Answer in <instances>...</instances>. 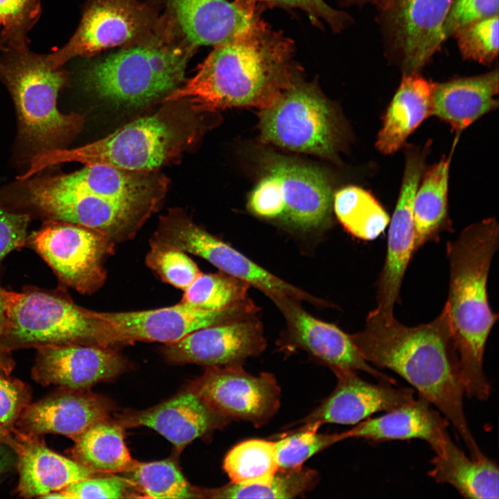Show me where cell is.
I'll return each mask as SVG.
<instances>
[{
	"label": "cell",
	"mask_w": 499,
	"mask_h": 499,
	"mask_svg": "<svg viewBox=\"0 0 499 499\" xmlns=\"http://www.w3.org/2000/svg\"><path fill=\"white\" fill-rule=\"evenodd\" d=\"M319 427L317 423L304 424L297 430L282 435L274 441L279 469L301 467L315 454L345 439L343 432L319 434L317 432Z\"/></svg>",
	"instance_id": "obj_38"
},
{
	"label": "cell",
	"mask_w": 499,
	"mask_h": 499,
	"mask_svg": "<svg viewBox=\"0 0 499 499\" xmlns=\"http://www.w3.org/2000/svg\"><path fill=\"white\" fill-rule=\"evenodd\" d=\"M37 0H0V24L12 28L33 17Z\"/></svg>",
	"instance_id": "obj_46"
},
{
	"label": "cell",
	"mask_w": 499,
	"mask_h": 499,
	"mask_svg": "<svg viewBox=\"0 0 499 499\" xmlns=\"http://www.w3.org/2000/svg\"><path fill=\"white\" fill-rule=\"evenodd\" d=\"M128 480L119 477H91L61 490L64 499L122 498L128 493Z\"/></svg>",
	"instance_id": "obj_42"
},
{
	"label": "cell",
	"mask_w": 499,
	"mask_h": 499,
	"mask_svg": "<svg viewBox=\"0 0 499 499\" xmlns=\"http://www.w3.org/2000/svg\"><path fill=\"white\" fill-rule=\"evenodd\" d=\"M349 335L367 362L399 374L445 416L471 458L485 455L464 412L459 360L446 305L434 320L415 326H405L394 315L374 309L367 317L365 328Z\"/></svg>",
	"instance_id": "obj_1"
},
{
	"label": "cell",
	"mask_w": 499,
	"mask_h": 499,
	"mask_svg": "<svg viewBox=\"0 0 499 499\" xmlns=\"http://www.w3.org/2000/svg\"><path fill=\"white\" fill-rule=\"evenodd\" d=\"M229 421L189 391L149 409L123 414L118 423L153 429L181 449Z\"/></svg>",
	"instance_id": "obj_25"
},
{
	"label": "cell",
	"mask_w": 499,
	"mask_h": 499,
	"mask_svg": "<svg viewBox=\"0 0 499 499\" xmlns=\"http://www.w3.org/2000/svg\"><path fill=\"white\" fill-rule=\"evenodd\" d=\"M73 440V459L95 473L127 472L133 462L123 426L107 418L94 423Z\"/></svg>",
	"instance_id": "obj_32"
},
{
	"label": "cell",
	"mask_w": 499,
	"mask_h": 499,
	"mask_svg": "<svg viewBox=\"0 0 499 499\" xmlns=\"http://www.w3.org/2000/svg\"><path fill=\"white\" fill-rule=\"evenodd\" d=\"M355 1H374L378 3V5L384 2L385 0H353Z\"/></svg>",
	"instance_id": "obj_51"
},
{
	"label": "cell",
	"mask_w": 499,
	"mask_h": 499,
	"mask_svg": "<svg viewBox=\"0 0 499 499\" xmlns=\"http://www.w3.org/2000/svg\"><path fill=\"white\" fill-rule=\"evenodd\" d=\"M498 6L499 0H453L444 26L446 38L469 23L498 15Z\"/></svg>",
	"instance_id": "obj_43"
},
{
	"label": "cell",
	"mask_w": 499,
	"mask_h": 499,
	"mask_svg": "<svg viewBox=\"0 0 499 499\" xmlns=\"http://www.w3.org/2000/svg\"><path fill=\"white\" fill-rule=\"evenodd\" d=\"M33 377L43 385L87 389L121 374L127 362L110 347L53 344L37 348Z\"/></svg>",
	"instance_id": "obj_20"
},
{
	"label": "cell",
	"mask_w": 499,
	"mask_h": 499,
	"mask_svg": "<svg viewBox=\"0 0 499 499\" xmlns=\"http://www.w3.org/2000/svg\"><path fill=\"white\" fill-rule=\"evenodd\" d=\"M319 480L317 471L299 467L279 469L268 484L240 485L230 482L217 489L201 491L211 498H294L313 489Z\"/></svg>",
	"instance_id": "obj_35"
},
{
	"label": "cell",
	"mask_w": 499,
	"mask_h": 499,
	"mask_svg": "<svg viewBox=\"0 0 499 499\" xmlns=\"http://www.w3.org/2000/svg\"><path fill=\"white\" fill-rule=\"evenodd\" d=\"M261 137L291 151L335 155L342 139L337 112L312 83L297 78L271 107L261 110Z\"/></svg>",
	"instance_id": "obj_9"
},
{
	"label": "cell",
	"mask_w": 499,
	"mask_h": 499,
	"mask_svg": "<svg viewBox=\"0 0 499 499\" xmlns=\"http://www.w3.org/2000/svg\"><path fill=\"white\" fill-rule=\"evenodd\" d=\"M30 216L0 207V262L12 251L26 245Z\"/></svg>",
	"instance_id": "obj_44"
},
{
	"label": "cell",
	"mask_w": 499,
	"mask_h": 499,
	"mask_svg": "<svg viewBox=\"0 0 499 499\" xmlns=\"http://www.w3.org/2000/svg\"><path fill=\"white\" fill-rule=\"evenodd\" d=\"M193 45L157 29L149 37L94 62L82 73L85 89L112 105L136 108L178 88Z\"/></svg>",
	"instance_id": "obj_5"
},
{
	"label": "cell",
	"mask_w": 499,
	"mask_h": 499,
	"mask_svg": "<svg viewBox=\"0 0 499 499\" xmlns=\"http://www.w3.org/2000/svg\"><path fill=\"white\" fill-rule=\"evenodd\" d=\"M432 450L435 456L428 475L435 481L450 484L464 498H498L499 473L493 460L486 455L469 458L448 433Z\"/></svg>",
	"instance_id": "obj_29"
},
{
	"label": "cell",
	"mask_w": 499,
	"mask_h": 499,
	"mask_svg": "<svg viewBox=\"0 0 499 499\" xmlns=\"http://www.w3.org/2000/svg\"><path fill=\"white\" fill-rule=\"evenodd\" d=\"M256 1L301 8L308 13L313 21L324 20L338 30L343 28L349 19L348 16L330 7L324 0H246V3L252 5Z\"/></svg>",
	"instance_id": "obj_45"
},
{
	"label": "cell",
	"mask_w": 499,
	"mask_h": 499,
	"mask_svg": "<svg viewBox=\"0 0 499 499\" xmlns=\"http://www.w3.org/2000/svg\"><path fill=\"white\" fill-rule=\"evenodd\" d=\"M25 200L27 207L46 220L80 225L115 243L132 238L161 202L98 197L69 189L53 176L33 180Z\"/></svg>",
	"instance_id": "obj_10"
},
{
	"label": "cell",
	"mask_w": 499,
	"mask_h": 499,
	"mask_svg": "<svg viewBox=\"0 0 499 499\" xmlns=\"http://www.w3.org/2000/svg\"><path fill=\"white\" fill-rule=\"evenodd\" d=\"M10 369L0 365V428L9 433L29 405L28 388L6 376Z\"/></svg>",
	"instance_id": "obj_41"
},
{
	"label": "cell",
	"mask_w": 499,
	"mask_h": 499,
	"mask_svg": "<svg viewBox=\"0 0 499 499\" xmlns=\"http://www.w3.org/2000/svg\"><path fill=\"white\" fill-rule=\"evenodd\" d=\"M292 44L266 25L215 46L196 73L163 99L198 112L268 108L298 78Z\"/></svg>",
	"instance_id": "obj_2"
},
{
	"label": "cell",
	"mask_w": 499,
	"mask_h": 499,
	"mask_svg": "<svg viewBox=\"0 0 499 499\" xmlns=\"http://www.w3.org/2000/svg\"><path fill=\"white\" fill-rule=\"evenodd\" d=\"M265 166L250 194V212L304 231L329 223L333 194L329 180L319 169L278 156L270 159Z\"/></svg>",
	"instance_id": "obj_8"
},
{
	"label": "cell",
	"mask_w": 499,
	"mask_h": 499,
	"mask_svg": "<svg viewBox=\"0 0 499 499\" xmlns=\"http://www.w3.org/2000/svg\"><path fill=\"white\" fill-rule=\"evenodd\" d=\"M254 315L193 331L166 344L163 353L171 362L208 367L242 365L265 349L261 322Z\"/></svg>",
	"instance_id": "obj_19"
},
{
	"label": "cell",
	"mask_w": 499,
	"mask_h": 499,
	"mask_svg": "<svg viewBox=\"0 0 499 499\" xmlns=\"http://www.w3.org/2000/svg\"><path fill=\"white\" fill-rule=\"evenodd\" d=\"M153 238L205 259L220 272L254 286L273 302L292 298L317 306L331 305L272 274L196 225L180 209H173L160 217Z\"/></svg>",
	"instance_id": "obj_11"
},
{
	"label": "cell",
	"mask_w": 499,
	"mask_h": 499,
	"mask_svg": "<svg viewBox=\"0 0 499 499\" xmlns=\"http://www.w3.org/2000/svg\"><path fill=\"white\" fill-rule=\"evenodd\" d=\"M245 281L225 272L203 274L184 290L181 302L207 311H222L250 299Z\"/></svg>",
	"instance_id": "obj_36"
},
{
	"label": "cell",
	"mask_w": 499,
	"mask_h": 499,
	"mask_svg": "<svg viewBox=\"0 0 499 499\" xmlns=\"http://www.w3.org/2000/svg\"><path fill=\"white\" fill-rule=\"evenodd\" d=\"M112 410L105 398L87 389L62 388L24 410L16 424L22 431L40 435L55 433L75 439Z\"/></svg>",
	"instance_id": "obj_23"
},
{
	"label": "cell",
	"mask_w": 499,
	"mask_h": 499,
	"mask_svg": "<svg viewBox=\"0 0 499 499\" xmlns=\"http://www.w3.org/2000/svg\"><path fill=\"white\" fill-rule=\"evenodd\" d=\"M6 290L0 286V340L4 333L7 320Z\"/></svg>",
	"instance_id": "obj_48"
},
{
	"label": "cell",
	"mask_w": 499,
	"mask_h": 499,
	"mask_svg": "<svg viewBox=\"0 0 499 499\" xmlns=\"http://www.w3.org/2000/svg\"><path fill=\"white\" fill-rule=\"evenodd\" d=\"M259 310L249 299L222 311L203 310L181 301L141 311H94L98 322L96 345L111 348L136 341L171 343L199 329L256 315Z\"/></svg>",
	"instance_id": "obj_12"
},
{
	"label": "cell",
	"mask_w": 499,
	"mask_h": 499,
	"mask_svg": "<svg viewBox=\"0 0 499 499\" xmlns=\"http://www.w3.org/2000/svg\"><path fill=\"white\" fill-rule=\"evenodd\" d=\"M428 150L427 146L423 149H407L400 194L389 222L387 254L377 283L375 308L389 316L394 315L395 304L399 302L403 279L414 254V200Z\"/></svg>",
	"instance_id": "obj_17"
},
{
	"label": "cell",
	"mask_w": 499,
	"mask_h": 499,
	"mask_svg": "<svg viewBox=\"0 0 499 499\" xmlns=\"http://www.w3.org/2000/svg\"><path fill=\"white\" fill-rule=\"evenodd\" d=\"M190 391L229 420L249 421L256 427L266 423L280 405L275 377L268 372L253 376L242 365L208 367Z\"/></svg>",
	"instance_id": "obj_16"
},
{
	"label": "cell",
	"mask_w": 499,
	"mask_h": 499,
	"mask_svg": "<svg viewBox=\"0 0 499 499\" xmlns=\"http://www.w3.org/2000/svg\"><path fill=\"white\" fill-rule=\"evenodd\" d=\"M453 0H385L378 5L387 51L403 73L419 72L446 40Z\"/></svg>",
	"instance_id": "obj_14"
},
{
	"label": "cell",
	"mask_w": 499,
	"mask_h": 499,
	"mask_svg": "<svg viewBox=\"0 0 499 499\" xmlns=\"http://www.w3.org/2000/svg\"><path fill=\"white\" fill-rule=\"evenodd\" d=\"M448 420L419 395L418 399L362 421L343 433L345 439L363 438L374 441L420 439L428 441L432 449L448 433Z\"/></svg>",
	"instance_id": "obj_27"
},
{
	"label": "cell",
	"mask_w": 499,
	"mask_h": 499,
	"mask_svg": "<svg viewBox=\"0 0 499 499\" xmlns=\"http://www.w3.org/2000/svg\"><path fill=\"white\" fill-rule=\"evenodd\" d=\"M13 98L21 137L37 153L62 149L83 128L84 117L64 114L57 107L65 73L46 56L23 55L4 72Z\"/></svg>",
	"instance_id": "obj_6"
},
{
	"label": "cell",
	"mask_w": 499,
	"mask_h": 499,
	"mask_svg": "<svg viewBox=\"0 0 499 499\" xmlns=\"http://www.w3.org/2000/svg\"><path fill=\"white\" fill-rule=\"evenodd\" d=\"M184 37L193 46H218L265 25L252 5L227 0H168Z\"/></svg>",
	"instance_id": "obj_22"
},
{
	"label": "cell",
	"mask_w": 499,
	"mask_h": 499,
	"mask_svg": "<svg viewBox=\"0 0 499 499\" xmlns=\"http://www.w3.org/2000/svg\"><path fill=\"white\" fill-rule=\"evenodd\" d=\"M8 437H9V433L5 432L4 430H3L2 429L0 428V441L3 443H6Z\"/></svg>",
	"instance_id": "obj_50"
},
{
	"label": "cell",
	"mask_w": 499,
	"mask_h": 499,
	"mask_svg": "<svg viewBox=\"0 0 499 499\" xmlns=\"http://www.w3.org/2000/svg\"><path fill=\"white\" fill-rule=\"evenodd\" d=\"M498 70L435 83L432 114L457 132L498 107Z\"/></svg>",
	"instance_id": "obj_28"
},
{
	"label": "cell",
	"mask_w": 499,
	"mask_h": 499,
	"mask_svg": "<svg viewBox=\"0 0 499 499\" xmlns=\"http://www.w3.org/2000/svg\"><path fill=\"white\" fill-rule=\"evenodd\" d=\"M3 444L0 441V476L10 469L12 463V456Z\"/></svg>",
	"instance_id": "obj_47"
},
{
	"label": "cell",
	"mask_w": 499,
	"mask_h": 499,
	"mask_svg": "<svg viewBox=\"0 0 499 499\" xmlns=\"http://www.w3.org/2000/svg\"><path fill=\"white\" fill-rule=\"evenodd\" d=\"M435 83L419 72L403 73L383 118L376 140V148L392 154L401 148L409 135L432 114Z\"/></svg>",
	"instance_id": "obj_30"
},
{
	"label": "cell",
	"mask_w": 499,
	"mask_h": 499,
	"mask_svg": "<svg viewBox=\"0 0 499 499\" xmlns=\"http://www.w3.org/2000/svg\"><path fill=\"white\" fill-rule=\"evenodd\" d=\"M130 482L148 498H193L202 497L170 460L151 462L133 461L129 470Z\"/></svg>",
	"instance_id": "obj_37"
},
{
	"label": "cell",
	"mask_w": 499,
	"mask_h": 499,
	"mask_svg": "<svg viewBox=\"0 0 499 499\" xmlns=\"http://www.w3.org/2000/svg\"><path fill=\"white\" fill-rule=\"evenodd\" d=\"M6 304L7 320L0 342L10 351L53 344L97 346L94 311L78 306L61 290H6Z\"/></svg>",
	"instance_id": "obj_7"
},
{
	"label": "cell",
	"mask_w": 499,
	"mask_h": 499,
	"mask_svg": "<svg viewBox=\"0 0 499 499\" xmlns=\"http://www.w3.org/2000/svg\"><path fill=\"white\" fill-rule=\"evenodd\" d=\"M333 208L344 229L365 240L376 238L390 218L376 199L366 190L349 186L333 195Z\"/></svg>",
	"instance_id": "obj_33"
},
{
	"label": "cell",
	"mask_w": 499,
	"mask_h": 499,
	"mask_svg": "<svg viewBox=\"0 0 499 499\" xmlns=\"http://www.w3.org/2000/svg\"><path fill=\"white\" fill-rule=\"evenodd\" d=\"M6 443L17 455V492L24 498H42L69 484L94 477L95 472L62 456L40 440L38 435L12 428ZM10 433V432H9Z\"/></svg>",
	"instance_id": "obj_24"
},
{
	"label": "cell",
	"mask_w": 499,
	"mask_h": 499,
	"mask_svg": "<svg viewBox=\"0 0 499 499\" xmlns=\"http://www.w3.org/2000/svg\"><path fill=\"white\" fill-rule=\"evenodd\" d=\"M185 252L153 238L146 263L166 283L184 290L201 273Z\"/></svg>",
	"instance_id": "obj_39"
},
{
	"label": "cell",
	"mask_w": 499,
	"mask_h": 499,
	"mask_svg": "<svg viewBox=\"0 0 499 499\" xmlns=\"http://www.w3.org/2000/svg\"><path fill=\"white\" fill-rule=\"evenodd\" d=\"M158 26L153 12L137 0H95L69 42L46 57L53 66L61 67L75 57L138 42Z\"/></svg>",
	"instance_id": "obj_15"
},
{
	"label": "cell",
	"mask_w": 499,
	"mask_h": 499,
	"mask_svg": "<svg viewBox=\"0 0 499 499\" xmlns=\"http://www.w3.org/2000/svg\"><path fill=\"white\" fill-rule=\"evenodd\" d=\"M53 177L73 190L118 200L161 201L168 185L166 177L157 170H132L103 164L85 165L76 172Z\"/></svg>",
	"instance_id": "obj_26"
},
{
	"label": "cell",
	"mask_w": 499,
	"mask_h": 499,
	"mask_svg": "<svg viewBox=\"0 0 499 499\" xmlns=\"http://www.w3.org/2000/svg\"><path fill=\"white\" fill-rule=\"evenodd\" d=\"M0 365L10 368L11 359L10 358V350L3 347L0 342Z\"/></svg>",
	"instance_id": "obj_49"
},
{
	"label": "cell",
	"mask_w": 499,
	"mask_h": 499,
	"mask_svg": "<svg viewBox=\"0 0 499 499\" xmlns=\"http://www.w3.org/2000/svg\"><path fill=\"white\" fill-rule=\"evenodd\" d=\"M450 157L442 159L425 173L414 200V253L440 234L452 230L448 207Z\"/></svg>",
	"instance_id": "obj_31"
},
{
	"label": "cell",
	"mask_w": 499,
	"mask_h": 499,
	"mask_svg": "<svg viewBox=\"0 0 499 499\" xmlns=\"http://www.w3.org/2000/svg\"><path fill=\"white\" fill-rule=\"evenodd\" d=\"M498 225L493 218L466 227L446 244L448 310L464 389L470 398L488 399L491 387L483 369L490 331L498 315L490 308L487 283L498 249Z\"/></svg>",
	"instance_id": "obj_3"
},
{
	"label": "cell",
	"mask_w": 499,
	"mask_h": 499,
	"mask_svg": "<svg viewBox=\"0 0 499 499\" xmlns=\"http://www.w3.org/2000/svg\"><path fill=\"white\" fill-rule=\"evenodd\" d=\"M300 302L292 298L274 302L286 323V329L279 342L281 348L306 351L333 373L362 371L380 382L396 385L393 378L379 371L364 359L349 334L334 324L314 317L301 307Z\"/></svg>",
	"instance_id": "obj_18"
},
{
	"label": "cell",
	"mask_w": 499,
	"mask_h": 499,
	"mask_svg": "<svg viewBox=\"0 0 499 499\" xmlns=\"http://www.w3.org/2000/svg\"><path fill=\"white\" fill-rule=\"evenodd\" d=\"M223 469L234 484L269 483L279 470L275 442L252 439L238 444L226 455Z\"/></svg>",
	"instance_id": "obj_34"
},
{
	"label": "cell",
	"mask_w": 499,
	"mask_h": 499,
	"mask_svg": "<svg viewBox=\"0 0 499 499\" xmlns=\"http://www.w3.org/2000/svg\"><path fill=\"white\" fill-rule=\"evenodd\" d=\"M453 36L465 59L489 64L498 54V15L469 23Z\"/></svg>",
	"instance_id": "obj_40"
},
{
	"label": "cell",
	"mask_w": 499,
	"mask_h": 499,
	"mask_svg": "<svg viewBox=\"0 0 499 499\" xmlns=\"http://www.w3.org/2000/svg\"><path fill=\"white\" fill-rule=\"evenodd\" d=\"M337 384L332 393L313 410L301 423L357 424L371 414L397 408L414 399L410 387H395L394 384L370 383L356 371L334 372Z\"/></svg>",
	"instance_id": "obj_21"
},
{
	"label": "cell",
	"mask_w": 499,
	"mask_h": 499,
	"mask_svg": "<svg viewBox=\"0 0 499 499\" xmlns=\"http://www.w3.org/2000/svg\"><path fill=\"white\" fill-rule=\"evenodd\" d=\"M152 114L137 119L92 143L33 156L19 178L27 180L44 168L64 162L103 164L132 170H155L176 160L200 139L202 112L183 101L164 102Z\"/></svg>",
	"instance_id": "obj_4"
},
{
	"label": "cell",
	"mask_w": 499,
	"mask_h": 499,
	"mask_svg": "<svg viewBox=\"0 0 499 499\" xmlns=\"http://www.w3.org/2000/svg\"><path fill=\"white\" fill-rule=\"evenodd\" d=\"M115 244L98 231L56 220H46L26 240L63 286L87 295L104 284L105 261L113 253Z\"/></svg>",
	"instance_id": "obj_13"
},
{
	"label": "cell",
	"mask_w": 499,
	"mask_h": 499,
	"mask_svg": "<svg viewBox=\"0 0 499 499\" xmlns=\"http://www.w3.org/2000/svg\"><path fill=\"white\" fill-rule=\"evenodd\" d=\"M239 1H243V0H239ZM243 2H244V0H243ZM245 2H246V0H245Z\"/></svg>",
	"instance_id": "obj_52"
}]
</instances>
